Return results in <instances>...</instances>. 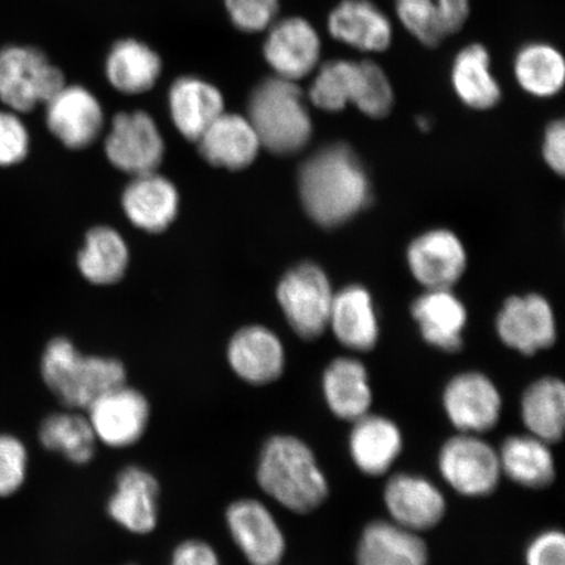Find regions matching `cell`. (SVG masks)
Here are the masks:
<instances>
[{
  "instance_id": "obj_1",
  "label": "cell",
  "mask_w": 565,
  "mask_h": 565,
  "mask_svg": "<svg viewBox=\"0 0 565 565\" xmlns=\"http://www.w3.org/2000/svg\"><path fill=\"white\" fill-rule=\"evenodd\" d=\"M299 190L308 215L322 227H337L370 201V183L348 146L322 148L302 166Z\"/></svg>"
},
{
  "instance_id": "obj_2",
  "label": "cell",
  "mask_w": 565,
  "mask_h": 565,
  "mask_svg": "<svg viewBox=\"0 0 565 565\" xmlns=\"http://www.w3.org/2000/svg\"><path fill=\"white\" fill-rule=\"evenodd\" d=\"M257 482L268 497L288 511L306 514L317 510L329 494L312 449L298 437L277 435L260 450Z\"/></svg>"
},
{
  "instance_id": "obj_3",
  "label": "cell",
  "mask_w": 565,
  "mask_h": 565,
  "mask_svg": "<svg viewBox=\"0 0 565 565\" xmlns=\"http://www.w3.org/2000/svg\"><path fill=\"white\" fill-rule=\"evenodd\" d=\"M41 376L49 391L68 409H87L110 388L126 384L117 359L86 356L66 338H55L41 358Z\"/></svg>"
},
{
  "instance_id": "obj_4",
  "label": "cell",
  "mask_w": 565,
  "mask_h": 565,
  "mask_svg": "<svg viewBox=\"0 0 565 565\" xmlns=\"http://www.w3.org/2000/svg\"><path fill=\"white\" fill-rule=\"evenodd\" d=\"M247 111L260 146L273 153L299 152L312 136V121L296 82L274 76L260 83Z\"/></svg>"
},
{
  "instance_id": "obj_5",
  "label": "cell",
  "mask_w": 565,
  "mask_h": 565,
  "mask_svg": "<svg viewBox=\"0 0 565 565\" xmlns=\"http://www.w3.org/2000/svg\"><path fill=\"white\" fill-rule=\"evenodd\" d=\"M65 75L38 47L0 49V100L12 111L28 113L58 94Z\"/></svg>"
},
{
  "instance_id": "obj_6",
  "label": "cell",
  "mask_w": 565,
  "mask_h": 565,
  "mask_svg": "<svg viewBox=\"0 0 565 565\" xmlns=\"http://www.w3.org/2000/svg\"><path fill=\"white\" fill-rule=\"evenodd\" d=\"M277 295L289 327L302 339H316L329 327L334 296L320 267L303 264L294 268L279 282Z\"/></svg>"
},
{
  "instance_id": "obj_7",
  "label": "cell",
  "mask_w": 565,
  "mask_h": 565,
  "mask_svg": "<svg viewBox=\"0 0 565 565\" xmlns=\"http://www.w3.org/2000/svg\"><path fill=\"white\" fill-rule=\"evenodd\" d=\"M86 412L97 441L113 449L129 448L140 441L151 418L146 395L126 384L100 395Z\"/></svg>"
},
{
  "instance_id": "obj_8",
  "label": "cell",
  "mask_w": 565,
  "mask_h": 565,
  "mask_svg": "<svg viewBox=\"0 0 565 565\" xmlns=\"http://www.w3.org/2000/svg\"><path fill=\"white\" fill-rule=\"evenodd\" d=\"M439 468L447 483L465 497L480 498L497 489L501 468L499 454L479 437H451L440 451Z\"/></svg>"
},
{
  "instance_id": "obj_9",
  "label": "cell",
  "mask_w": 565,
  "mask_h": 565,
  "mask_svg": "<svg viewBox=\"0 0 565 565\" xmlns=\"http://www.w3.org/2000/svg\"><path fill=\"white\" fill-rule=\"evenodd\" d=\"M105 151L113 166L126 173L141 175L157 172L164 157V141L147 113H119L113 119Z\"/></svg>"
},
{
  "instance_id": "obj_10",
  "label": "cell",
  "mask_w": 565,
  "mask_h": 565,
  "mask_svg": "<svg viewBox=\"0 0 565 565\" xmlns=\"http://www.w3.org/2000/svg\"><path fill=\"white\" fill-rule=\"evenodd\" d=\"M233 542L250 565H279L285 557L286 540L278 521L256 499L233 501L225 512Z\"/></svg>"
},
{
  "instance_id": "obj_11",
  "label": "cell",
  "mask_w": 565,
  "mask_h": 565,
  "mask_svg": "<svg viewBox=\"0 0 565 565\" xmlns=\"http://www.w3.org/2000/svg\"><path fill=\"white\" fill-rule=\"evenodd\" d=\"M444 407L462 434L489 433L500 419L501 395L484 374L462 373L445 387Z\"/></svg>"
},
{
  "instance_id": "obj_12",
  "label": "cell",
  "mask_w": 565,
  "mask_h": 565,
  "mask_svg": "<svg viewBox=\"0 0 565 565\" xmlns=\"http://www.w3.org/2000/svg\"><path fill=\"white\" fill-rule=\"evenodd\" d=\"M159 480L151 471L138 465L126 466L118 472L106 511L127 532L150 534L159 522Z\"/></svg>"
},
{
  "instance_id": "obj_13",
  "label": "cell",
  "mask_w": 565,
  "mask_h": 565,
  "mask_svg": "<svg viewBox=\"0 0 565 565\" xmlns=\"http://www.w3.org/2000/svg\"><path fill=\"white\" fill-rule=\"evenodd\" d=\"M265 58L281 79L300 81L316 68L321 41L315 28L301 18H288L268 26Z\"/></svg>"
},
{
  "instance_id": "obj_14",
  "label": "cell",
  "mask_w": 565,
  "mask_h": 565,
  "mask_svg": "<svg viewBox=\"0 0 565 565\" xmlns=\"http://www.w3.org/2000/svg\"><path fill=\"white\" fill-rule=\"evenodd\" d=\"M45 105L49 130L71 150H83L100 136L102 105L86 88L65 86Z\"/></svg>"
},
{
  "instance_id": "obj_15",
  "label": "cell",
  "mask_w": 565,
  "mask_h": 565,
  "mask_svg": "<svg viewBox=\"0 0 565 565\" xmlns=\"http://www.w3.org/2000/svg\"><path fill=\"white\" fill-rule=\"evenodd\" d=\"M497 329L508 348L525 355L551 348L556 339L553 310L539 295L508 300L498 317Z\"/></svg>"
},
{
  "instance_id": "obj_16",
  "label": "cell",
  "mask_w": 565,
  "mask_h": 565,
  "mask_svg": "<svg viewBox=\"0 0 565 565\" xmlns=\"http://www.w3.org/2000/svg\"><path fill=\"white\" fill-rule=\"evenodd\" d=\"M228 363L238 379L250 385H267L285 371V348L277 334L264 327L244 328L231 339Z\"/></svg>"
},
{
  "instance_id": "obj_17",
  "label": "cell",
  "mask_w": 565,
  "mask_h": 565,
  "mask_svg": "<svg viewBox=\"0 0 565 565\" xmlns=\"http://www.w3.org/2000/svg\"><path fill=\"white\" fill-rule=\"evenodd\" d=\"M407 257L414 277L428 289H448L465 271L463 246L449 231L424 233L409 245Z\"/></svg>"
},
{
  "instance_id": "obj_18",
  "label": "cell",
  "mask_w": 565,
  "mask_h": 565,
  "mask_svg": "<svg viewBox=\"0 0 565 565\" xmlns=\"http://www.w3.org/2000/svg\"><path fill=\"white\" fill-rule=\"evenodd\" d=\"M384 499L395 524L412 532L436 526L447 510L439 489L429 480L416 476L393 477L386 484Z\"/></svg>"
},
{
  "instance_id": "obj_19",
  "label": "cell",
  "mask_w": 565,
  "mask_h": 565,
  "mask_svg": "<svg viewBox=\"0 0 565 565\" xmlns=\"http://www.w3.org/2000/svg\"><path fill=\"white\" fill-rule=\"evenodd\" d=\"M196 141L202 157L211 166L230 171H242L249 167L260 147L249 119L227 113L216 118Z\"/></svg>"
},
{
  "instance_id": "obj_20",
  "label": "cell",
  "mask_w": 565,
  "mask_h": 565,
  "mask_svg": "<svg viewBox=\"0 0 565 565\" xmlns=\"http://www.w3.org/2000/svg\"><path fill=\"white\" fill-rule=\"evenodd\" d=\"M122 203L134 225L159 233L174 221L179 211V193L171 181L153 172L136 175L125 190Z\"/></svg>"
},
{
  "instance_id": "obj_21",
  "label": "cell",
  "mask_w": 565,
  "mask_h": 565,
  "mask_svg": "<svg viewBox=\"0 0 565 565\" xmlns=\"http://www.w3.org/2000/svg\"><path fill=\"white\" fill-rule=\"evenodd\" d=\"M328 26L335 40L362 52H383L392 42L391 21L370 0H343Z\"/></svg>"
},
{
  "instance_id": "obj_22",
  "label": "cell",
  "mask_w": 565,
  "mask_h": 565,
  "mask_svg": "<svg viewBox=\"0 0 565 565\" xmlns=\"http://www.w3.org/2000/svg\"><path fill=\"white\" fill-rule=\"evenodd\" d=\"M173 122L189 140L196 141L224 113L221 90L196 77H181L169 92Z\"/></svg>"
},
{
  "instance_id": "obj_23",
  "label": "cell",
  "mask_w": 565,
  "mask_h": 565,
  "mask_svg": "<svg viewBox=\"0 0 565 565\" xmlns=\"http://www.w3.org/2000/svg\"><path fill=\"white\" fill-rule=\"evenodd\" d=\"M426 543L395 522L374 521L359 542L358 565H427Z\"/></svg>"
},
{
  "instance_id": "obj_24",
  "label": "cell",
  "mask_w": 565,
  "mask_h": 565,
  "mask_svg": "<svg viewBox=\"0 0 565 565\" xmlns=\"http://www.w3.org/2000/svg\"><path fill=\"white\" fill-rule=\"evenodd\" d=\"M469 11V0H397L402 24L430 47L461 30Z\"/></svg>"
},
{
  "instance_id": "obj_25",
  "label": "cell",
  "mask_w": 565,
  "mask_h": 565,
  "mask_svg": "<svg viewBox=\"0 0 565 565\" xmlns=\"http://www.w3.org/2000/svg\"><path fill=\"white\" fill-rule=\"evenodd\" d=\"M353 423L350 436L353 462L366 476L385 475L402 451L399 428L383 416L370 414Z\"/></svg>"
},
{
  "instance_id": "obj_26",
  "label": "cell",
  "mask_w": 565,
  "mask_h": 565,
  "mask_svg": "<svg viewBox=\"0 0 565 565\" xmlns=\"http://www.w3.org/2000/svg\"><path fill=\"white\" fill-rule=\"evenodd\" d=\"M413 316L428 344L445 352L462 349L466 310L448 289H429L414 302Z\"/></svg>"
},
{
  "instance_id": "obj_27",
  "label": "cell",
  "mask_w": 565,
  "mask_h": 565,
  "mask_svg": "<svg viewBox=\"0 0 565 565\" xmlns=\"http://www.w3.org/2000/svg\"><path fill=\"white\" fill-rule=\"evenodd\" d=\"M329 324L344 348L370 351L379 339V323L371 296L359 286L344 288L333 298Z\"/></svg>"
},
{
  "instance_id": "obj_28",
  "label": "cell",
  "mask_w": 565,
  "mask_h": 565,
  "mask_svg": "<svg viewBox=\"0 0 565 565\" xmlns=\"http://www.w3.org/2000/svg\"><path fill=\"white\" fill-rule=\"evenodd\" d=\"M323 393L339 419L355 422L369 414L372 405L369 373L358 360H334L323 374Z\"/></svg>"
},
{
  "instance_id": "obj_29",
  "label": "cell",
  "mask_w": 565,
  "mask_h": 565,
  "mask_svg": "<svg viewBox=\"0 0 565 565\" xmlns=\"http://www.w3.org/2000/svg\"><path fill=\"white\" fill-rule=\"evenodd\" d=\"M161 73L160 56L137 40L118 41L106 61V76L126 95L150 90Z\"/></svg>"
},
{
  "instance_id": "obj_30",
  "label": "cell",
  "mask_w": 565,
  "mask_h": 565,
  "mask_svg": "<svg viewBox=\"0 0 565 565\" xmlns=\"http://www.w3.org/2000/svg\"><path fill=\"white\" fill-rule=\"evenodd\" d=\"M500 468L513 482L543 489L554 482L555 462L548 444L533 435L508 437L501 447Z\"/></svg>"
},
{
  "instance_id": "obj_31",
  "label": "cell",
  "mask_w": 565,
  "mask_h": 565,
  "mask_svg": "<svg viewBox=\"0 0 565 565\" xmlns=\"http://www.w3.org/2000/svg\"><path fill=\"white\" fill-rule=\"evenodd\" d=\"M522 420L542 441L562 440L565 427V386L555 377H543L526 388L521 404Z\"/></svg>"
},
{
  "instance_id": "obj_32",
  "label": "cell",
  "mask_w": 565,
  "mask_h": 565,
  "mask_svg": "<svg viewBox=\"0 0 565 565\" xmlns=\"http://www.w3.org/2000/svg\"><path fill=\"white\" fill-rule=\"evenodd\" d=\"M39 440L45 449L54 451L77 466L87 465L96 455L97 437L87 416L79 413H53L42 420Z\"/></svg>"
},
{
  "instance_id": "obj_33",
  "label": "cell",
  "mask_w": 565,
  "mask_h": 565,
  "mask_svg": "<svg viewBox=\"0 0 565 565\" xmlns=\"http://www.w3.org/2000/svg\"><path fill=\"white\" fill-rule=\"evenodd\" d=\"M457 95L472 109H490L500 102L501 90L490 71V56L480 45L459 52L451 71Z\"/></svg>"
},
{
  "instance_id": "obj_34",
  "label": "cell",
  "mask_w": 565,
  "mask_h": 565,
  "mask_svg": "<svg viewBox=\"0 0 565 565\" xmlns=\"http://www.w3.org/2000/svg\"><path fill=\"white\" fill-rule=\"evenodd\" d=\"M129 250L119 233L108 227L92 230L77 257L81 271L95 285H113L124 277Z\"/></svg>"
},
{
  "instance_id": "obj_35",
  "label": "cell",
  "mask_w": 565,
  "mask_h": 565,
  "mask_svg": "<svg viewBox=\"0 0 565 565\" xmlns=\"http://www.w3.org/2000/svg\"><path fill=\"white\" fill-rule=\"evenodd\" d=\"M514 71L520 86L539 97L556 95L565 79L562 54L545 44H532L522 49L515 58Z\"/></svg>"
},
{
  "instance_id": "obj_36",
  "label": "cell",
  "mask_w": 565,
  "mask_h": 565,
  "mask_svg": "<svg viewBox=\"0 0 565 565\" xmlns=\"http://www.w3.org/2000/svg\"><path fill=\"white\" fill-rule=\"evenodd\" d=\"M359 81L360 62H327L310 87V102L322 110H342L355 100Z\"/></svg>"
},
{
  "instance_id": "obj_37",
  "label": "cell",
  "mask_w": 565,
  "mask_h": 565,
  "mask_svg": "<svg viewBox=\"0 0 565 565\" xmlns=\"http://www.w3.org/2000/svg\"><path fill=\"white\" fill-rule=\"evenodd\" d=\"M372 118L387 116L393 106V89L383 68L372 61L360 62V81L352 103Z\"/></svg>"
},
{
  "instance_id": "obj_38",
  "label": "cell",
  "mask_w": 565,
  "mask_h": 565,
  "mask_svg": "<svg viewBox=\"0 0 565 565\" xmlns=\"http://www.w3.org/2000/svg\"><path fill=\"white\" fill-rule=\"evenodd\" d=\"M28 450L23 441L0 434V498L11 497L23 487L28 475Z\"/></svg>"
},
{
  "instance_id": "obj_39",
  "label": "cell",
  "mask_w": 565,
  "mask_h": 565,
  "mask_svg": "<svg viewBox=\"0 0 565 565\" xmlns=\"http://www.w3.org/2000/svg\"><path fill=\"white\" fill-rule=\"evenodd\" d=\"M12 110H0V167L19 164L30 150V134Z\"/></svg>"
},
{
  "instance_id": "obj_40",
  "label": "cell",
  "mask_w": 565,
  "mask_h": 565,
  "mask_svg": "<svg viewBox=\"0 0 565 565\" xmlns=\"http://www.w3.org/2000/svg\"><path fill=\"white\" fill-rule=\"evenodd\" d=\"M233 24L244 32H260L273 24L279 0H224Z\"/></svg>"
},
{
  "instance_id": "obj_41",
  "label": "cell",
  "mask_w": 565,
  "mask_h": 565,
  "mask_svg": "<svg viewBox=\"0 0 565 565\" xmlns=\"http://www.w3.org/2000/svg\"><path fill=\"white\" fill-rule=\"evenodd\" d=\"M527 565H565V539L562 532L550 530L530 543Z\"/></svg>"
},
{
  "instance_id": "obj_42",
  "label": "cell",
  "mask_w": 565,
  "mask_h": 565,
  "mask_svg": "<svg viewBox=\"0 0 565 565\" xmlns=\"http://www.w3.org/2000/svg\"><path fill=\"white\" fill-rule=\"evenodd\" d=\"M171 565H222L214 547L201 540L180 543L172 554Z\"/></svg>"
},
{
  "instance_id": "obj_43",
  "label": "cell",
  "mask_w": 565,
  "mask_h": 565,
  "mask_svg": "<svg viewBox=\"0 0 565 565\" xmlns=\"http://www.w3.org/2000/svg\"><path fill=\"white\" fill-rule=\"evenodd\" d=\"M543 154L547 164L556 173L563 174L565 168V129L562 121L550 125L546 131L545 143H543Z\"/></svg>"
},
{
  "instance_id": "obj_44",
  "label": "cell",
  "mask_w": 565,
  "mask_h": 565,
  "mask_svg": "<svg viewBox=\"0 0 565 565\" xmlns=\"http://www.w3.org/2000/svg\"><path fill=\"white\" fill-rule=\"evenodd\" d=\"M129 565H136V564H129Z\"/></svg>"
}]
</instances>
